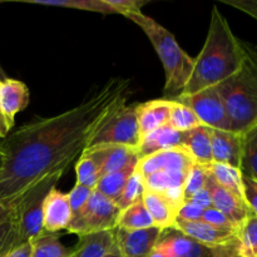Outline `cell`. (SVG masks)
<instances>
[{
	"mask_svg": "<svg viewBox=\"0 0 257 257\" xmlns=\"http://www.w3.org/2000/svg\"><path fill=\"white\" fill-rule=\"evenodd\" d=\"M130 79L114 78L77 107L40 118L0 142V202L15 203L45 178L64 175L110 112L127 103Z\"/></svg>",
	"mask_w": 257,
	"mask_h": 257,
	"instance_id": "6da1fadb",
	"label": "cell"
},
{
	"mask_svg": "<svg viewBox=\"0 0 257 257\" xmlns=\"http://www.w3.org/2000/svg\"><path fill=\"white\" fill-rule=\"evenodd\" d=\"M242 63L241 40L235 37L222 13L213 7L202 50L195 59L193 72L180 95L195 94L216 87L232 77Z\"/></svg>",
	"mask_w": 257,
	"mask_h": 257,
	"instance_id": "7a4b0ae2",
	"label": "cell"
},
{
	"mask_svg": "<svg viewBox=\"0 0 257 257\" xmlns=\"http://www.w3.org/2000/svg\"><path fill=\"white\" fill-rule=\"evenodd\" d=\"M242 63L232 77L216 85L231 123V132L246 135L257 125V45L241 40Z\"/></svg>",
	"mask_w": 257,
	"mask_h": 257,
	"instance_id": "3957f363",
	"label": "cell"
},
{
	"mask_svg": "<svg viewBox=\"0 0 257 257\" xmlns=\"http://www.w3.org/2000/svg\"><path fill=\"white\" fill-rule=\"evenodd\" d=\"M125 18L143 30L160 57L166 74V94L180 95L192 74L195 59L180 47L172 33L151 17L138 12L128 14Z\"/></svg>",
	"mask_w": 257,
	"mask_h": 257,
	"instance_id": "277c9868",
	"label": "cell"
},
{
	"mask_svg": "<svg viewBox=\"0 0 257 257\" xmlns=\"http://www.w3.org/2000/svg\"><path fill=\"white\" fill-rule=\"evenodd\" d=\"M141 135L137 120V103H123L105 117L95 130L85 150L102 146H124L138 150Z\"/></svg>",
	"mask_w": 257,
	"mask_h": 257,
	"instance_id": "5b68a950",
	"label": "cell"
},
{
	"mask_svg": "<svg viewBox=\"0 0 257 257\" xmlns=\"http://www.w3.org/2000/svg\"><path fill=\"white\" fill-rule=\"evenodd\" d=\"M63 175H53L19 198L17 206L18 233L20 243L32 242L45 232L43 228V201Z\"/></svg>",
	"mask_w": 257,
	"mask_h": 257,
	"instance_id": "8992f818",
	"label": "cell"
},
{
	"mask_svg": "<svg viewBox=\"0 0 257 257\" xmlns=\"http://www.w3.org/2000/svg\"><path fill=\"white\" fill-rule=\"evenodd\" d=\"M119 211L114 201L94 190L87 205L72 218L67 231L74 233L78 237L88 233L112 231L115 228Z\"/></svg>",
	"mask_w": 257,
	"mask_h": 257,
	"instance_id": "52a82bcc",
	"label": "cell"
},
{
	"mask_svg": "<svg viewBox=\"0 0 257 257\" xmlns=\"http://www.w3.org/2000/svg\"><path fill=\"white\" fill-rule=\"evenodd\" d=\"M175 100L192 109L202 125L212 130L231 131L225 103L216 87L206 88L195 94L177 95Z\"/></svg>",
	"mask_w": 257,
	"mask_h": 257,
	"instance_id": "ba28073f",
	"label": "cell"
},
{
	"mask_svg": "<svg viewBox=\"0 0 257 257\" xmlns=\"http://www.w3.org/2000/svg\"><path fill=\"white\" fill-rule=\"evenodd\" d=\"M163 230L150 227L145 230L128 231L114 228V242L120 257H150L155 250Z\"/></svg>",
	"mask_w": 257,
	"mask_h": 257,
	"instance_id": "9c48e42d",
	"label": "cell"
},
{
	"mask_svg": "<svg viewBox=\"0 0 257 257\" xmlns=\"http://www.w3.org/2000/svg\"><path fill=\"white\" fill-rule=\"evenodd\" d=\"M173 228L181 231L186 236L197 241L201 245L213 248V250L237 246V233L231 232V231L218 230V228L213 227V226L208 225L203 221L186 222V221L177 220Z\"/></svg>",
	"mask_w": 257,
	"mask_h": 257,
	"instance_id": "30bf717a",
	"label": "cell"
},
{
	"mask_svg": "<svg viewBox=\"0 0 257 257\" xmlns=\"http://www.w3.org/2000/svg\"><path fill=\"white\" fill-rule=\"evenodd\" d=\"M207 187L208 192L211 195V200H212V207H215L216 210H218L220 212H222L223 215L227 216L230 218V221L232 223H235L238 228L241 230L243 225H245L246 221L250 218V216L252 215L248 208V206L246 205L245 200L238 196H236L235 193L230 192L226 188L221 187L215 180H213L212 175L208 176L207 180Z\"/></svg>",
	"mask_w": 257,
	"mask_h": 257,
	"instance_id": "8fae6325",
	"label": "cell"
},
{
	"mask_svg": "<svg viewBox=\"0 0 257 257\" xmlns=\"http://www.w3.org/2000/svg\"><path fill=\"white\" fill-rule=\"evenodd\" d=\"M156 247L166 257H216L217 250L206 247L176 228L163 230Z\"/></svg>",
	"mask_w": 257,
	"mask_h": 257,
	"instance_id": "7c38bea8",
	"label": "cell"
},
{
	"mask_svg": "<svg viewBox=\"0 0 257 257\" xmlns=\"http://www.w3.org/2000/svg\"><path fill=\"white\" fill-rule=\"evenodd\" d=\"M73 218L68 193L60 192L55 187L48 192L43 201V228L45 232L58 233L67 230Z\"/></svg>",
	"mask_w": 257,
	"mask_h": 257,
	"instance_id": "4fadbf2b",
	"label": "cell"
},
{
	"mask_svg": "<svg viewBox=\"0 0 257 257\" xmlns=\"http://www.w3.org/2000/svg\"><path fill=\"white\" fill-rule=\"evenodd\" d=\"M211 145H212V163L227 165L240 170L243 148L242 135L231 131L211 128Z\"/></svg>",
	"mask_w": 257,
	"mask_h": 257,
	"instance_id": "5bb4252c",
	"label": "cell"
},
{
	"mask_svg": "<svg viewBox=\"0 0 257 257\" xmlns=\"http://www.w3.org/2000/svg\"><path fill=\"white\" fill-rule=\"evenodd\" d=\"M29 88L22 80L7 78L0 82V110L10 127H14L15 115L29 104Z\"/></svg>",
	"mask_w": 257,
	"mask_h": 257,
	"instance_id": "9a60e30c",
	"label": "cell"
},
{
	"mask_svg": "<svg viewBox=\"0 0 257 257\" xmlns=\"http://www.w3.org/2000/svg\"><path fill=\"white\" fill-rule=\"evenodd\" d=\"M84 152L99 163L100 177L123 170L131 163L138 162L137 150L124 146H102L88 148Z\"/></svg>",
	"mask_w": 257,
	"mask_h": 257,
	"instance_id": "2e32d148",
	"label": "cell"
},
{
	"mask_svg": "<svg viewBox=\"0 0 257 257\" xmlns=\"http://www.w3.org/2000/svg\"><path fill=\"white\" fill-rule=\"evenodd\" d=\"M172 99H153L137 103V120L141 141L153 131L168 124Z\"/></svg>",
	"mask_w": 257,
	"mask_h": 257,
	"instance_id": "e0dca14e",
	"label": "cell"
},
{
	"mask_svg": "<svg viewBox=\"0 0 257 257\" xmlns=\"http://www.w3.org/2000/svg\"><path fill=\"white\" fill-rule=\"evenodd\" d=\"M143 203L150 212L156 227H160L161 230L175 227L178 211L182 206H178L163 193L150 190L145 191Z\"/></svg>",
	"mask_w": 257,
	"mask_h": 257,
	"instance_id": "ac0fdd59",
	"label": "cell"
},
{
	"mask_svg": "<svg viewBox=\"0 0 257 257\" xmlns=\"http://www.w3.org/2000/svg\"><path fill=\"white\" fill-rule=\"evenodd\" d=\"M185 148V133L175 131L170 125H163L142 138L138 147V160L161 152V151Z\"/></svg>",
	"mask_w": 257,
	"mask_h": 257,
	"instance_id": "d6986e66",
	"label": "cell"
},
{
	"mask_svg": "<svg viewBox=\"0 0 257 257\" xmlns=\"http://www.w3.org/2000/svg\"><path fill=\"white\" fill-rule=\"evenodd\" d=\"M115 246L112 231L88 233L79 236V241L73 247L70 257H105Z\"/></svg>",
	"mask_w": 257,
	"mask_h": 257,
	"instance_id": "ffe728a7",
	"label": "cell"
},
{
	"mask_svg": "<svg viewBox=\"0 0 257 257\" xmlns=\"http://www.w3.org/2000/svg\"><path fill=\"white\" fill-rule=\"evenodd\" d=\"M185 148L193 158L195 163L208 167L212 161L211 128L200 125L185 133Z\"/></svg>",
	"mask_w": 257,
	"mask_h": 257,
	"instance_id": "44dd1931",
	"label": "cell"
},
{
	"mask_svg": "<svg viewBox=\"0 0 257 257\" xmlns=\"http://www.w3.org/2000/svg\"><path fill=\"white\" fill-rule=\"evenodd\" d=\"M150 227H155V222L146 208L143 200L124 210H120L115 222V228L128 231L145 230Z\"/></svg>",
	"mask_w": 257,
	"mask_h": 257,
	"instance_id": "7402d4cb",
	"label": "cell"
},
{
	"mask_svg": "<svg viewBox=\"0 0 257 257\" xmlns=\"http://www.w3.org/2000/svg\"><path fill=\"white\" fill-rule=\"evenodd\" d=\"M137 163L138 162H133L131 165H128L127 167L123 168V170L113 173H108V175L100 177V180L98 181L94 190L102 193L103 196H105L109 200L115 201L119 197L120 193H122L127 181L135 173Z\"/></svg>",
	"mask_w": 257,
	"mask_h": 257,
	"instance_id": "603a6c76",
	"label": "cell"
},
{
	"mask_svg": "<svg viewBox=\"0 0 257 257\" xmlns=\"http://www.w3.org/2000/svg\"><path fill=\"white\" fill-rule=\"evenodd\" d=\"M32 257H70L73 248H67L60 242L59 233L44 232L30 242Z\"/></svg>",
	"mask_w": 257,
	"mask_h": 257,
	"instance_id": "cb8c5ba5",
	"label": "cell"
},
{
	"mask_svg": "<svg viewBox=\"0 0 257 257\" xmlns=\"http://www.w3.org/2000/svg\"><path fill=\"white\" fill-rule=\"evenodd\" d=\"M213 180L230 192L235 193L238 197L243 198V186H242V173L238 168L231 167L221 163H211L208 166Z\"/></svg>",
	"mask_w": 257,
	"mask_h": 257,
	"instance_id": "d4e9b609",
	"label": "cell"
},
{
	"mask_svg": "<svg viewBox=\"0 0 257 257\" xmlns=\"http://www.w3.org/2000/svg\"><path fill=\"white\" fill-rule=\"evenodd\" d=\"M30 4L44 7H59L68 9L85 10V12L100 13V14H117L115 10L107 3V0H29Z\"/></svg>",
	"mask_w": 257,
	"mask_h": 257,
	"instance_id": "484cf974",
	"label": "cell"
},
{
	"mask_svg": "<svg viewBox=\"0 0 257 257\" xmlns=\"http://www.w3.org/2000/svg\"><path fill=\"white\" fill-rule=\"evenodd\" d=\"M240 171L242 176L257 181V125L243 135Z\"/></svg>",
	"mask_w": 257,
	"mask_h": 257,
	"instance_id": "4316f807",
	"label": "cell"
},
{
	"mask_svg": "<svg viewBox=\"0 0 257 257\" xmlns=\"http://www.w3.org/2000/svg\"><path fill=\"white\" fill-rule=\"evenodd\" d=\"M236 253L238 257H257V217L251 215L238 231Z\"/></svg>",
	"mask_w": 257,
	"mask_h": 257,
	"instance_id": "83f0119b",
	"label": "cell"
},
{
	"mask_svg": "<svg viewBox=\"0 0 257 257\" xmlns=\"http://www.w3.org/2000/svg\"><path fill=\"white\" fill-rule=\"evenodd\" d=\"M168 125L172 127L175 131H178L181 133H186L200 127L202 124H201L200 119L193 113L192 109H190L188 107H186V105L181 104L177 100L173 99L172 105H171V114L170 120H168Z\"/></svg>",
	"mask_w": 257,
	"mask_h": 257,
	"instance_id": "f1b7e54d",
	"label": "cell"
},
{
	"mask_svg": "<svg viewBox=\"0 0 257 257\" xmlns=\"http://www.w3.org/2000/svg\"><path fill=\"white\" fill-rule=\"evenodd\" d=\"M75 175L78 185L94 190L100 180V166L92 156L83 152L75 163Z\"/></svg>",
	"mask_w": 257,
	"mask_h": 257,
	"instance_id": "f546056e",
	"label": "cell"
},
{
	"mask_svg": "<svg viewBox=\"0 0 257 257\" xmlns=\"http://www.w3.org/2000/svg\"><path fill=\"white\" fill-rule=\"evenodd\" d=\"M145 191V180H143V177L137 172V171H135V173L131 176L130 180L125 183L124 188H123L119 197L114 201L115 205L118 206L119 210H124V208L130 207V206L142 201Z\"/></svg>",
	"mask_w": 257,
	"mask_h": 257,
	"instance_id": "4dcf8cb0",
	"label": "cell"
},
{
	"mask_svg": "<svg viewBox=\"0 0 257 257\" xmlns=\"http://www.w3.org/2000/svg\"><path fill=\"white\" fill-rule=\"evenodd\" d=\"M22 245L18 233V217L17 208L14 212L0 222V257H5L13 248Z\"/></svg>",
	"mask_w": 257,
	"mask_h": 257,
	"instance_id": "1f68e13d",
	"label": "cell"
},
{
	"mask_svg": "<svg viewBox=\"0 0 257 257\" xmlns=\"http://www.w3.org/2000/svg\"><path fill=\"white\" fill-rule=\"evenodd\" d=\"M208 176H210V170H208V167H205V166H200L195 163L190 168L187 176H186L185 185H183V197H185V201L190 198L192 195H195L196 192L206 187Z\"/></svg>",
	"mask_w": 257,
	"mask_h": 257,
	"instance_id": "d6a6232c",
	"label": "cell"
},
{
	"mask_svg": "<svg viewBox=\"0 0 257 257\" xmlns=\"http://www.w3.org/2000/svg\"><path fill=\"white\" fill-rule=\"evenodd\" d=\"M203 222L208 223V225L213 226V227L218 228V230H225V231H231V232H236L238 236V231L240 228L232 223L230 221V218L227 216L223 215L222 212H220L218 210H216L215 207H210L207 210L203 211L202 220Z\"/></svg>",
	"mask_w": 257,
	"mask_h": 257,
	"instance_id": "836d02e7",
	"label": "cell"
},
{
	"mask_svg": "<svg viewBox=\"0 0 257 257\" xmlns=\"http://www.w3.org/2000/svg\"><path fill=\"white\" fill-rule=\"evenodd\" d=\"M93 191H94L93 188L85 187V186L78 185V183H75L74 187L70 190V192L68 193V198H69V205L70 208H72L73 217L78 215L82 211V208L87 205Z\"/></svg>",
	"mask_w": 257,
	"mask_h": 257,
	"instance_id": "e575fe53",
	"label": "cell"
},
{
	"mask_svg": "<svg viewBox=\"0 0 257 257\" xmlns=\"http://www.w3.org/2000/svg\"><path fill=\"white\" fill-rule=\"evenodd\" d=\"M107 3L115 10L117 14L124 17L132 13L141 12V8L147 4L145 0H107Z\"/></svg>",
	"mask_w": 257,
	"mask_h": 257,
	"instance_id": "d590c367",
	"label": "cell"
},
{
	"mask_svg": "<svg viewBox=\"0 0 257 257\" xmlns=\"http://www.w3.org/2000/svg\"><path fill=\"white\" fill-rule=\"evenodd\" d=\"M243 200L250 208L251 213L257 217V181L242 176Z\"/></svg>",
	"mask_w": 257,
	"mask_h": 257,
	"instance_id": "8d00e7d4",
	"label": "cell"
},
{
	"mask_svg": "<svg viewBox=\"0 0 257 257\" xmlns=\"http://www.w3.org/2000/svg\"><path fill=\"white\" fill-rule=\"evenodd\" d=\"M203 211L205 210L192 205V203L185 202L182 205V207L180 208V211H178L177 220L186 221V222H196V221H201L202 220Z\"/></svg>",
	"mask_w": 257,
	"mask_h": 257,
	"instance_id": "74e56055",
	"label": "cell"
},
{
	"mask_svg": "<svg viewBox=\"0 0 257 257\" xmlns=\"http://www.w3.org/2000/svg\"><path fill=\"white\" fill-rule=\"evenodd\" d=\"M206 185H207V183H206ZM185 202L192 203V205L197 206V207L202 208V210H207V208L212 207V200H211V195L210 192H208L207 187L196 192L195 195H192L190 198H187Z\"/></svg>",
	"mask_w": 257,
	"mask_h": 257,
	"instance_id": "f35d334b",
	"label": "cell"
},
{
	"mask_svg": "<svg viewBox=\"0 0 257 257\" xmlns=\"http://www.w3.org/2000/svg\"><path fill=\"white\" fill-rule=\"evenodd\" d=\"M226 4H230L232 5V7L235 8H238V9H241L242 12L247 13V14H250L251 17L256 18L257 19V2H246V0H227V2H225Z\"/></svg>",
	"mask_w": 257,
	"mask_h": 257,
	"instance_id": "ab89813d",
	"label": "cell"
},
{
	"mask_svg": "<svg viewBox=\"0 0 257 257\" xmlns=\"http://www.w3.org/2000/svg\"><path fill=\"white\" fill-rule=\"evenodd\" d=\"M5 257H32V245L30 242L19 245L18 247L13 248Z\"/></svg>",
	"mask_w": 257,
	"mask_h": 257,
	"instance_id": "60d3db41",
	"label": "cell"
},
{
	"mask_svg": "<svg viewBox=\"0 0 257 257\" xmlns=\"http://www.w3.org/2000/svg\"><path fill=\"white\" fill-rule=\"evenodd\" d=\"M18 205L15 203H5L0 202V222H3L4 220H7L10 215L15 211Z\"/></svg>",
	"mask_w": 257,
	"mask_h": 257,
	"instance_id": "b9f144b4",
	"label": "cell"
},
{
	"mask_svg": "<svg viewBox=\"0 0 257 257\" xmlns=\"http://www.w3.org/2000/svg\"><path fill=\"white\" fill-rule=\"evenodd\" d=\"M10 131H12V127H10L9 123L7 122L5 117L3 115L2 110H0V140H4V138L9 135Z\"/></svg>",
	"mask_w": 257,
	"mask_h": 257,
	"instance_id": "7bdbcfd3",
	"label": "cell"
},
{
	"mask_svg": "<svg viewBox=\"0 0 257 257\" xmlns=\"http://www.w3.org/2000/svg\"><path fill=\"white\" fill-rule=\"evenodd\" d=\"M216 257H238L236 253V247H227L220 248L216 252Z\"/></svg>",
	"mask_w": 257,
	"mask_h": 257,
	"instance_id": "ee69618b",
	"label": "cell"
},
{
	"mask_svg": "<svg viewBox=\"0 0 257 257\" xmlns=\"http://www.w3.org/2000/svg\"><path fill=\"white\" fill-rule=\"evenodd\" d=\"M150 257H166V255L162 252V251L160 250V248L155 247V250H153L152 252H151Z\"/></svg>",
	"mask_w": 257,
	"mask_h": 257,
	"instance_id": "f6af8a7d",
	"label": "cell"
},
{
	"mask_svg": "<svg viewBox=\"0 0 257 257\" xmlns=\"http://www.w3.org/2000/svg\"><path fill=\"white\" fill-rule=\"evenodd\" d=\"M105 257H120V255H119V252H118L117 247H115V246H114V247H113V250L110 251V252L108 253V255L105 256Z\"/></svg>",
	"mask_w": 257,
	"mask_h": 257,
	"instance_id": "bcb514c9",
	"label": "cell"
},
{
	"mask_svg": "<svg viewBox=\"0 0 257 257\" xmlns=\"http://www.w3.org/2000/svg\"><path fill=\"white\" fill-rule=\"evenodd\" d=\"M7 74H5V72H4V69H3L2 68V65H0V82H3V80L4 79H7Z\"/></svg>",
	"mask_w": 257,
	"mask_h": 257,
	"instance_id": "7dc6e473",
	"label": "cell"
},
{
	"mask_svg": "<svg viewBox=\"0 0 257 257\" xmlns=\"http://www.w3.org/2000/svg\"><path fill=\"white\" fill-rule=\"evenodd\" d=\"M0 162H2V152H0Z\"/></svg>",
	"mask_w": 257,
	"mask_h": 257,
	"instance_id": "c3c4849f",
	"label": "cell"
}]
</instances>
